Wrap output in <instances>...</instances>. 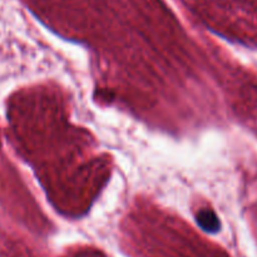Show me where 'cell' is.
Wrapping results in <instances>:
<instances>
[{"mask_svg":"<svg viewBox=\"0 0 257 257\" xmlns=\"http://www.w3.org/2000/svg\"><path fill=\"white\" fill-rule=\"evenodd\" d=\"M198 223L202 226L203 230L208 231V232H216L220 230V221L217 220L216 215L211 211H203L198 215L197 217Z\"/></svg>","mask_w":257,"mask_h":257,"instance_id":"obj_1","label":"cell"}]
</instances>
